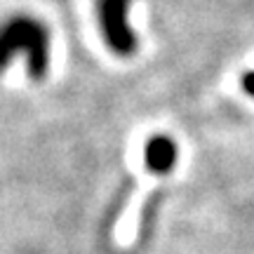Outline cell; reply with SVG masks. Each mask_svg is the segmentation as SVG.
Returning <instances> with one entry per match:
<instances>
[{
  "mask_svg": "<svg viewBox=\"0 0 254 254\" xmlns=\"http://www.w3.org/2000/svg\"><path fill=\"white\" fill-rule=\"evenodd\" d=\"M243 87H245V92L250 97H254V71H247L243 75Z\"/></svg>",
  "mask_w": 254,
  "mask_h": 254,
  "instance_id": "277c9868",
  "label": "cell"
},
{
  "mask_svg": "<svg viewBox=\"0 0 254 254\" xmlns=\"http://www.w3.org/2000/svg\"><path fill=\"white\" fill-rule=\"evenodd\" d=\"M129 2L132 0H97L101 36L118 57H132L136 52L134 31L127 21Z\"/></svg>",
  "mask_w": 254,
  "mask_h": 254,
  "instance_id": "7a4b0ae2",
  "label": "cell"
},
{
  "mask_svg": "<svg viewBox=\"0 0 254 254\" xmlns=\"http://www.w3.org/2000/svg\"><path fill=\"white\" fill-rule=\"evenodd\" d=\"M144 160H146V167L153 174L172 172L174 163H177V144L170 136H153L146 144Z\"/></svg>",
  "mask_w": 254,
  "mask_h": 254,
  "instance_id": "3957f363",
  "label": "cell"
},
{
  "mask_svg": "<svg viewBox=\"0 0 254 254\" xmlns=\"http://www.w3.org/2000/svg\"><path fill=\"white\" fill-rule=\"evenodd\" d=\"M19 55L33 80H45L52 62V38L40 19L14 14L0 24V73Z\"/></svg>",
  "mask_w": 254,
  "mask_h": 254,
  "instance_id": "6da1fadb",
  "label": "cell"
}]
</instances>
